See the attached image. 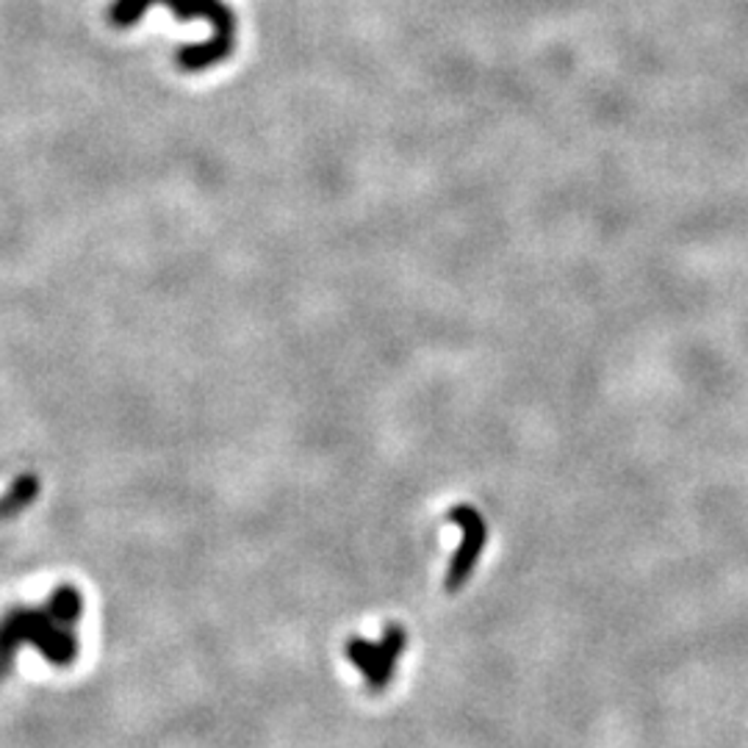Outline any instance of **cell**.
I'll list each match as a JSON object with an SVG mask.
<instances>
[{
    "label": "cell",
    "mask_w": 748,
    "mask_h": 748,
    "mask_svg": "<svg viewBox=\"0 0 748 748\" xmlns=\"http://www.w3.org/2000/svg\"><path fill=\"white\" fill-rule=\"evenodd\" d=\"M150 7H164L178 20H205L211 25V39L200 42L194 48L180 50V67L183 69H203L211 64L223 62L233 48L236 39V20L223 0H117L112 9V23L119 28L137 23Z\"/></svg>",
    "instance_id": "cell-1"
},
{
    "label": "cell",
    "mask_w": 748,
    "mask_h": 748,
    "mask_svg": "<svg viewBox=\"0 0 748 748\" xmlns=\"http://www.w3.org/2000/svg\"><path fill=\"white\" fill-rule=\"evenodd\" d=\"M449 519L455 521V524H460V530H464V544H460L458 555H455V560H452V571H449V591H455L458 585H464L466 574H469L471 566H474L477 555L483 552L485 524H483V519L471 510V507H455Z\"/></svg>",
    "instance_id": "cell-2"
}]
</instances>
